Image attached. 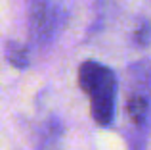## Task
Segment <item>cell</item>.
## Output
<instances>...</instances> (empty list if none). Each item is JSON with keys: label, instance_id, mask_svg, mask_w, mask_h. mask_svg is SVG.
Segmentation results:
<instances>
[{"label": "cell", "instance_id": "obj_1", "mask_svg": "<svg viewBox=\"0 0 151 150\" xmlns=\"http://www.w3.org/2000/svg\"><path fill=\"white\" fill-rule=\"evenodd\" d=\"M78 85L90 96V114L100 127H109L115 117L117 77L113 69L94 60L82 62L78 68Z\"/></svg>", "mask_w": 151, "mask_h": 150}, {"label": "cell", "instance_id": "obj_2", "mask_svg": "<svg viewBox=\"0 0 151 150\" xmlns=\"http://www.w3.org/2000/svg\"><path fill=\"white\" fill-rule=\"evenodd\" d=\"M149 108H151V104L144 94H130L128 100H126V114L132 119V123L138 125V127H142L147 121Z\"/></svg>", "mask_w": 151, "mask_h": 150}, {"label": "cell", "instance_id": "obj_3", "mask_svg": "<svg viewBox=\"0 0 151 150\" xmlns=\"http://www.w3.org/2000/svg\"><path fill=\"white\" fill-rule=\"evenodd\" d=\"M6 58L14 68H27L29 66V54H27L25 46H21L19 42H8L6 44Z\"/></svg>", "mask_w": 151, "mask_h": 150}, {"label": "cell", "instance_id": "obj_4", "mask_svg": "<svg viewBox=\"0 0 151 150\" xmlns=\"http://www.w3.org/2000/svg\"><path fill=\"white\" fill-rule=\"evenodd\" d=\"M134 39H136V42L140 46H147L151 42V23L149 21H142L140 27L136 29V33H134Z\"/></svg>", "mask_w": 151, "mask_h": 150}]
</instances>
